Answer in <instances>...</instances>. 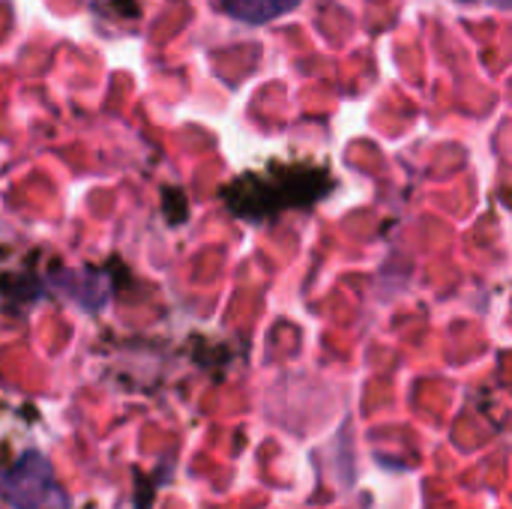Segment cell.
I'll return each mask as SVG.
<instances>
[{
    "instance_id": "6da1fadb",
    "label": "cell",
    "mask_w": 512,
    "mask_h": 509,
    "mask_svg": "<svg viewBox=\"0 0 512 509\" xmlns=\"http://www.w3.org/2000/svg\"><path fill=\"white\" fill-rule=\"evenodd\" d=\"M6 498L15 509H69V501L54 480L51 465L30 453L24 456L6 480Z\"/></svg>"
},
{
    "instance_id": "7a4b0ae2",
    "label": "cell",
    "mask_w": 512,
    "mask_h": 509,
    "mask_svg": "<svg viewBox=\"0 0 512 509\" xmlns=\"http://www.w3.org/2000/svg\"><path fill=\"white\" fill-rule=\"evenodd\" d=\"M300 0H222V9L246 24H267L294 12Z\"/></svg>"
}]
</instances>
